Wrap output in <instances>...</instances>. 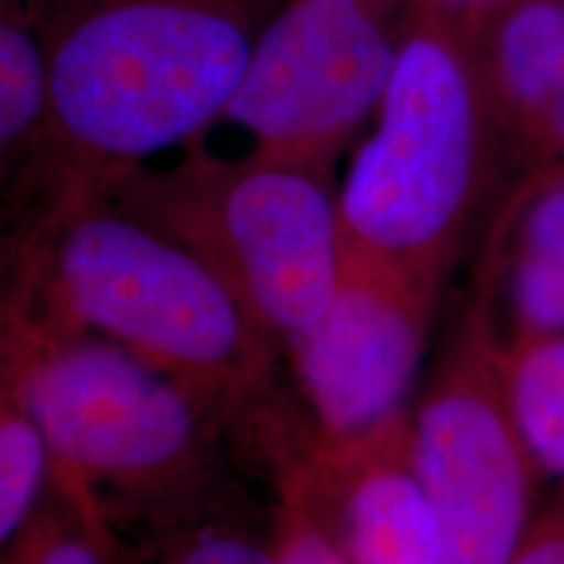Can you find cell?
Listing matches in <instances>:
<instances>
[{"instance_id": "10", "label": "cell", "mask_w": 564, "mask_h": 564, "mask_svg": "<svg viewBox=\"0 0 564 564\" xmlns=\"http://www.w3.org/2000/svg\"><path fill=\"white\" fill-rule=\"evenodd\" d=\"M312 468L348 564H447L413 470L408 415L356 442H316Z\"/></svg>"}, {"instance_id": "22", "label": "cell", "mask_w": 564, "mask_h": 564, "mask_svg": "<svg viewBox=\"0 0 564 564\" xmlns=\"http://www.w3.org/2000/svg\"><path fill=\"white\" fill-rule=\"evenodd\" d=\"M560 3H562V6H564V0H560Z\"/></svg>"}, {"instance_id": "4", "label": "cell", "mask_w": 564, "mask_h": 564, "mask_svg": "<svg viewBox=\"0 0 564 564\" xmlns=\"http://www.w3.org/2000/svg\"><path fill=\"white\" fill-rule=\"evenodd\" d=\"M507 183L470 37L408 17L373 129L337 192L343 246L444 285Z\"/></svg>"}, {"instance_id": "5", "label": "cell", "mask_w": 564, "mask_h": 564, "mask_svg": "<svg viewBox=\"0 0 564 564\" xmlns=\"http://www.w3.org/2000/svg\"><path fill=\"white\" fill-rule=\"evenodd\" d=\"M97 188L194 251L282 350L333 299L343 232L329 173L188 141L178 165H141Z\"/></svg>"}, {"instance_id": "12", "label": "cell", "mask_w": 564, "mask_h": 564, "mask_svg": "<svg viewBox=\"0 0 564 564\" xmlns=\"http://www.w3.org/2000/svg\"><path fill=\"white\" fill-rule=\"evenodd\" d=\"M51 457L24 390V314L11 278L0 293V549L40 505Z\"/></svg>"}, {"instance_id": "1", "label": "cell", "mask_w": 564, "mask_h": 564, "mask_svg": "<svg viewBox=\"0 0 564 564\" xmlns=\"http://www.w3.org/2000/svg\"><path fill=\"white\" fill-rule=\"evenodd\" d=\"M13 215L19 267L47 312L178 382L272 484L314 453L319 434L282 377L285 350L194 251L79 181H26Z\"/></svg>"}, {"instance_id": "11", "label": "cell", "mask_w": 564, "mask_h": 564, "mask_svg": "<svg viewBox=\"0 0 564 564\" xmlns=\"http://www.w3.org/2000/svg\"><path fill=\"white\" fill-rule=\"evenodd\" d=\"M470 45L510 181L564 167V6L505 0Z\"/></svg>"}, {"instance_id": "20", "label": "cell", "mask_w": 564, "mask_h": 564, "mask_svg": "<svg viewBox=\"0 0 564 564\" xmlns=\"http://www.w3.org/2000/svg\"><path fill=\"white\" fill-rule=\"evenodd\" d=\"M13 257H17V220H13V212H9L0 220V293L11 278Z\"/></svg>"}, {"instance_id": "8", "label": "cell", "mask_w": 564, "mask_h": 564, "mask_svg": "<svg viewBox=\"0 0 564 564\" xmlns=\"http://www.w3.org/2000/svg\"><path fill=\"white\" fill-rule=\"evenodd\" d=\"M442 285L343 246L335 293L288 345L322 442H356L411 413Z\"/></svg>"}, {"instance_id": "19", "label": "cell", "mask_w": 564, "mask_h": 564, "mask_svg": "<svg viewBox=\"0 0 564 564\" xmlns=\"http://www.w3.org/2000/svg\"><path fill=\"white\" fill-rule=\"evenodd\" d=\"M502 3L505 0H411L408 17L440 21L470 37Z\"/></svg>"}, {"instance_id": "7", "label": "cell", "mask_w": 564, "mask_h": 564, "mask_svg": "<svg viewBox=\"0 0 564 564\" xmlns=\"http://www.w3.org/2000/svg\"><path fill=\"white\" fill-rule=\"evenodd\" d=\"M405 24L371 0H282L225 116L251 133L262 158L329 173L377 116Z\"/></svg>"}, {"instance_id": "15", "label": "cell", "mask_w": 564, "mask_h": 564, "mask_svg": "<svg viewBox=\"0 0 564 564\" xmlns=\"http://www.w3.org/2000/svg\"><path fill=\"white\" fill-rule=\"evenodd\" d=\"M505 382L541 484L564 494V335L507 348Z\"/></svg>"}, {"instance_id": "17", "label": "cell", "mask_w": 564, "mask_h": 564, "mask_svg": "<svg viewBox=\"0 0 564 564\" xmlns=\"http://www.w3.org/2000/svg\"><path fill=\"white\" fill-rule=\"evenodd\" d=\"M154 564H278V556L272 539L225 510L162 531V552Z\"/></svg>"}, {"instance_id": "21", "label": "cell", "mask_w": 564, "mask_h": 564, "mask_svg": "<svg viewBox=\"0 0 564 564\" xmlns=\"http://www.w3.org/2000/svg\"><path fill=\"white\" fill-rule=\"evenodd\" d=\"M371 3L382 6V9H387V11L403 13V17H408V3H411V0H371Z\"/></svg>"}, {"instance_id": "3", "label": "cell", "mask_w": 564, "mask_h": 564, "mask_svg": "<svg viewBox=\"0 0 564 564\" xmlns=\"http://www.w3.org/2000/svg\"><path fill=\"white\" fill-rule=\"evenodd\" d=\"M24 314V390L51 470L160 531L228 510V447L178 382L108 337L61 322L13 257Z\"/></svg>"}, {"instance_id": "6", "label": "cell", "mask_w": 564, "mask_h": 564, "mask_svg": "<svg viewBox=\"0 0 564 564\" xmlns=\"http://www.w3.org/2000/svg\"><path fill=\"white\" fill-rule=\"evenodd\" d=\"M411 460L447 564H510L541 510V476L514 421L505 348L465 301L408 413Z\"/></svg>"}, {"instance_id": "13", "label": "cell", "mask_w": 564, "mask_h": 564, "mask_svg": "<svg viewBox=\"0 0 564 564\" xmlns=\"http://www.w3.org/2000/svg\"><path fill=\"white\" fill-rule=\"evenodd\" d=\"M45 66L37 0H0V220L40 147Z\"/></svg>"}, {"instance_id": "9", "label": "cell", "mask_w": 564, "mask_h": 564, "mask_svg": "<svg viewBox=\"0 0 564 564\" xmlns=\"http://www.w3.org/2000/svg\"><path fill=\"white\" fill-rule=\"evenodd\" d=\"M468 299L502 348L564 335V167L512 178L481 228Z\"/></svg>"}, {"instance_id": "14", "label": "cell", "mask_w": 564, "mask_h": 564, "mask_svg": "<svg viewBox=\"0 0 564 564\" xmlns=\"http://www.w3.org/2000/svg\"><path fill=\"white\" fill-rule=\"evenodd\" d=\"M0 564H118L112 520L87 486L51 470L40 505L0 549Z\"/></svg>"}, {"instance_id": "2", "label": "cell", "mask_w": 564, "mask_h": 564, "mask_svg": "<svg viewBox=\"0 0 564 564\" xmlns=\"http://www.w3.org/2000/svg\"><path fill=\"white\" fill-rule=\"evenodd\" d=\"M282 0H37L45 116L24 181L89 186L225 116Z\"/></svg>"}, {"instance_id": "16", "label": "cell", "mask_w": 564, "mask_h": 564, "mask_svg": "<svg viewBox=\"0 0 564 564\" xmlns=\"http://www.w3.org/2000/svg\"><path fill=\"white\" fill-rule=\"evenodd\" d=\"M314 455V453H312ZM312 455L274 481V556L278 564H348L337 541L333 514L316 481Z\"/></svg>"}, {"instance_id": "18", "label": "cell", "mask_w": 564, "mask_h": 564, "mask_svg": "<svg viewBox=\"0 0 564 564\" xmlns=\"http://www.w3.org/2000/svg\"><path fill=\"white\" fill-rule=\"evenodd\" d=\"M510 564H564V494L541 505Z\"/></svg>"}]
</instances>
